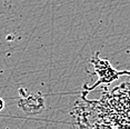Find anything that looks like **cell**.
I'll return each instance as SVG.
<instances>
[{"mask_svg": "<svg viewBox=\"0 0 130 129\" xmlns=\"http://www.w3.org/2000/svg\"><path fill=\"white\" fill-rule=\"evenodd\" d=\"M91 62H92L94 66L100 67V71L99 70H96V72L99 74V81L96 83V86L99 83L100 84H110L111 81H113L115 79H117L120 75H126V74L130 75V71H117V70H115L107 60L99 59V58L97 59L96 57H93L92 59H91Z\"/></svg>", "mask_w": 130, "mask_h": 129, "instance_id": "2", "label": "cell"}, {"mask_svg": "<svg viewBox=\"0 0 130 129\" xmlns=\"http://www.w3.org/2000/svg\"><path fill=\"white\" fill-rule=\"evenodd\" d=\"M21 98L17 101L18 107L26 115L35 116L39 115L45 110V99L40 92L38 93H23L22 89H19Z\"/></svg>", "mask_w": 130, "mask_h": 129, "instance_id": "1", "label": "cell"}, {"mask_svg": "<svg viewBox=\"0 0 130 129\" xmlns=\"http://www.w3.org/2000/svg\"><path fill=\"white\" fill-rule=\"evenodd\" d=\"M4 108H5V101H4V99L0 97V111L4 110Z\"/></svg>", "mask_w": 130, "mask_h": 129, "instance_id": "3", "label": "cell"}]
</instances>
